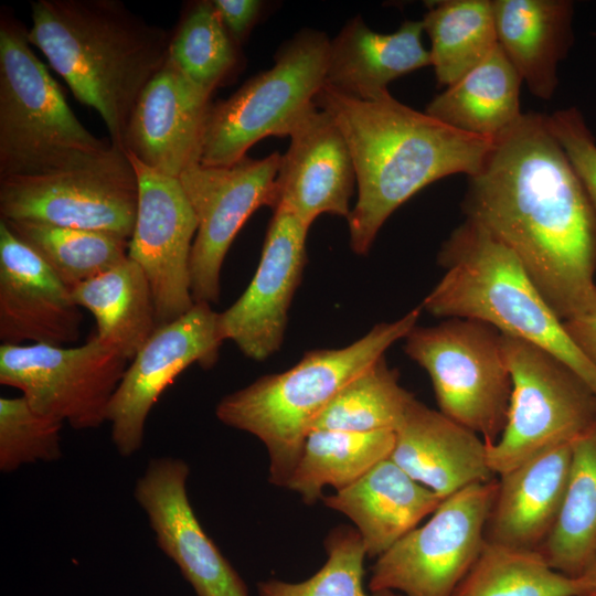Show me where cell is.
<instances>
[{
	"instance_id": "6da1fadb",
	"label": "cell",
	"mask_w": 596,
	"mask_h": 596,
	"mask_svg": "<svg viewBox=\"0 0 596 596\" xmlns=\"http://www.w3.org/2000/svg\"><path fill=\"white\" fill-rule=\"evenodd\" d=\"M468 179L466 219L514 253L556 316L592 310L596 211L546 116L522 114Z\"/></svg>"
},
{
	"instance_id": "7a4b0ae2",
	"label": "cell",
	"mask_w": 596,
	"mask_h": 596,
	"mask_svg": "<svg viewBox=\"0 0 596 596\" xmlns=\"http://www.w3.org/2000/svg\"><path fill=\"white\" fill-rule=\"evenodd\" d=\"M315 105L336 121L348 143L358 199L348 216L350 246L366 254L391 214L445 177L475 175L493 139L457 130L390 93L374 100L323 85Z\"/></svg>"
},
{
	"instance_id": "3957f363",
	"label": "cell",
	"mask_w": 596,
	"mask_h": 596,
	"mask_svg": "<svg viewBox=\"0 0 596 596\" xmlns=\"http://www.w3.org/2000/svg\"><path fill=\"white\" fill-rule=\"evenodd\" d=\"M31 18L30 44L99 114L123 150L132 109L167 62L171 35L115 0H38Z\"/></svg>"
},
{
	"instance_id": "277c9868",
	"label": "cell",
	"mask_w": 596,
	"mask_h": 596,
	"mask_svg": "<svg viewBox=\"0 0 596 596\" xmlns=\"http://www.w3.org/2000/svg\"><path fill=\"white\" fill-rule=\"evenodd\" d=\"M443 277L421 308L434 317L487 323L561 359L596 394V365L568 336L520 259L479 224L465 220L443 244Z\"/></svg>"
},
{
	"instance_id": "5b68a950",
	"label": "cell",
	"mask_w": 596,
	"mask_h": 596,
	"mask_svg": "<svg viewBox=\"0 0 596 596\" xmlns=\"http://www.w3.org/2000/svg\"><path fill=\"white\" fill-rule=\"evenodd\" d=\"M421 310L377 323L345 347L310 350L290 369L225 395L215 408L217 419L257 437L268 454L269 482L286 488L318 416L343 386L404 340Z\"/></svg>"
},
{
	"instance_id": "8992f818",
	"label": "cell",
	"mask_w": 596,
	"mask_h": 596,
	"mask_svg": "<svg viewBox=\"0 0 596 596\" xmlns=\"http://www.w3.org/2000/svg\"><path fill=\"white\" fill-rule=\"evenodd\" d=\"M119 149L76 118L28 29L9 8L0 13V178L98 164Z\"/></svg>"
},
{
	"instance_id": "52a82bcc",
	"label": "cell",
	"mask_w": 596,
	"mask_h": 596,
	"mask_svg": "<svg viewBox=\"0 0 596 596\" xmlns=\"http://www.w3.org/2000/svg\"><path fill=\"white\" fill-rule=\"evenodd\" d=\"M329 44L326 33L304 29L277 51L272 68L212 103L201 164L231 166L257 141L290 136L326 84Z\"/></svg>"
},
{
	"instance_id": "ba28073f",
	"label": "cell",
	"mask_w": 596,
	"mask_h": 596,
	"mask_svg": "<svg viewBox=\"0 0 596 596\" xmlns=\"http://www.w3.org/2000/svg\"><path fill=\"white\" fill-rule=\"evenodd\" d=\"M512 389L503 430L488 445L494 475L571 444L596 423V394L550 351L501 333Z\"/></svg>"
},
{
	"instance_id": "9c48e42d",
	"label": "cell",
	"mask_w": 596,
	"mask_h": 596,
	"mask_svg": "<svg viewBox=\"0 0 596 596\" xmlns=\"http://www.w3.org/2000/svg\"><path fill=\"white\" fill-rule=\"evenodd\" d=\"M404 341L407 356L427 372L439 412L487 445L497 441L512 389L501 333L481 321L449 318L416 324Z\"/></svg>"
},
{
	"instance_id": "30bf717a",
	"label": "cell",
	"mask_w": 596,
	"mask_h": 596,
	"mask_svg": "<svg viewBox=\"0 0 596 596\" xmlns=\"http://www.w3.org/2000/svg\"><path fill=\"white\" fill-rule=\"evenodd\" d=\"M496 491L493 478L444 499L424 524L376 558L369 590L453 596L486 542L485 530Z\"/></svg>"
},
{
	"instance_id": "8fae6325",
	"label": "cell",
	"mask_w": 596,
	"mask_h": 596,
	"mask_svg": "<svg viewBox=\"0 0 596 596\" xmlns=\"http://www.w3.org/2000/svg\"><path fill=\"white\" fill-rule=\"evenodd\" d=\"M127 363L96 334L77 347L1 344L0 383L19 390L38 414L93 429L107 422Z\"/></svg>"
},
{
	"instance_id": "7c38bea8",
	"label": "cell",
	"mask_w": 596,
	"mask_h": 596,
	"mask_svg": "<svg viewBox=\"0 0 596 596\" xmlns=\"http://www.w3.org/2000/svg\"><path fill=\"white\" fill-rule=\"evenodd\" d=\"M138 194L134 167L119 150L91 167L0 178V215L130 240Z\"/></svg>"
},
{
	"instance_id": "4fadbf2b",
	"label": "cell",
	"mask_w": 596,
	"mask_h": 596,
	"mask_svg": "<svg viewBox=\"0 0 596 596\" xmlns=\"http://www.w3.org/2000/svg\"><path fill=\"white\" fill-rule=\"evenodd\" d=\"M281 155L263 159L247 156L231 166L195 164L179 180L198 220L190 258L194 302L220 299L225 256L247 219L260 206H270Z\"/></svg>"
},
{
	"instance_id": "5bb4252c",
	"label": "cell",
	"mask_w": 596,
	"mask_h": 596,
	"mask_svg": "<svg viewBox=\"0 0 596 596\" xmlns=\"http://www.w3.org/2000/svg\"><path fill=\"white\" fill-rule=\"evenodd\" d=\"M223 342L219 312L205 302L157 327L129 362L109 403L107 422L118 454L130 457L140 449L148 415L163 391L192 364L213 368Z\"/></svg>"
},
{
	"instance_id": "9a60e30c",
	"label": "cell",
	"mask_w": 596,
	"mask_h": 596,
	"mask_svg": "<svg viewBox=\"0 0 596 596\" xmlns=\"http://www.w3.org/2000/svg\"><path fill=\"white\" fill-rule=\"evenodd\" d=\"M138 180V209L128 256L146 274L157 327L188 312L194 300L190 258L198 220L179 178L159 173L127 155Z\"/></svg>"
},
{
	"instance_id": "2e32d148",
	"label": "cell",
	"mask_w": 596,
	"mask_h": 596,
	"mask_svg": "<svg viewBox=\"0 0 596 596\" xmlns=\"http://www.w3.org/2000/svg\"><path fill=\"white\" fill-rule=\"evenodd\" d=\"M188 464L151 459L135 486L158 547L179 567L196 596H249L248 588L200 524L187 493Z\"/></svg>"
},
{
	"instance_id": "e0dca14e",
	"label": "cell",
	"mask_w": 596,
	"mask_h": 596,
	"mask_svg": "<svg viewBox=\"0 0 596 596\" xmlns=\"http://www.w3.org/2000/svg\"><path fill=\"white\" fill-rule=\"evenodd\" d=\"M308 230L290 212L275 210L251 283L231 307L219 312L223 340L232 341L251 360L265 361L283 344L307 263Z\"/></svg>"
},
{
	"instance_id": "ac0fdd59",
	"label": "cell",
	"mask_w": 596,
	"mask_h": 596,
	"mask_svg": "<svg viewBox=\"0 0 596 596\" xmlns=\"http://www.w3.org/2000/svg\"><path fill=\"white\" fill-rule=\"evenodd\" d=\"M211 95L168 57L132 109L123 151L159 173L179 178L201 163Z\"/></svg>"
},
{
	"instance_id": "d6986e66",
	"label": "cell",
	"mask_w": 596,
	"mask_h": 596,
	"mask_svg": "<svg viewBox=\"0 0 596 596\" xmlns=\"http://www.w3.org/2000/svg\"><path fill=\"white\" fill-rule=\"evenodd\" d=\"M289 137L269 207L290 212L308 228L323 213L348 219L356 175L336 121L315 106Z\"/></svg>"
},
{
	"instance_id": "ffe728a7",
	"label": "cell",
	"mask_w": 596,
	"mask_h": 596,
	"mask_svg": "<svg viewBox=\"0 0 596 596\" xmlns=\"http://www.w3.org/2000/svg\"><path fill=\"white\" fill-rule=\"evenodd\" d=\"M82 320L71 288L0 220L1 344L68 347Z\"/></svg>"
},
{
	"instance_id": "44dd1931",
	"label": "cell",
	"mask_w": 596,
	"mask_h": 596,
	"mask_svg": "<svg viewBox=\"0 0 596 596\" xmlns=\"http://www.w3.org/2000/svg\"><path fill=\"white\" fill-rule=\"evenodd\" d=\"M390 458L444 499L494 476L479 435L416 398L395 430Z\"/></svg>"
},
{
	"instance_id": "7402d4cb",
	"label": "cell",
	"mask_w": 596,
	"mask_h": 596,
	"mask_svg": "<svg viewBox=\"0 0 596 596\" xmlns=\"http://www.w3.org/2000/svg\"><path fill=\"white\" fill-rule=\"evenodd\" d=\"M571 444L544 451L499 475L485 530L487 542L540 550L562 509L572 461Z\"/></svg>"
},
{
	"instance_id": "603a6c76",
	"label": "cell",
	"mask_w": 596,
	"mask_h": 596,
	"mask_svg": "<svg viewBox=\"0 0 596 596\" xmlns=\"http://www.w3.org/2000/svg\"><path fill=\"white\" fill-rule=\"evenodd\" d=\"M321 500L353 522L366 556L377 558L429 517L444 498L387 457L352 485Z\"/></svg>"
},
{
	"instance_id": "cb8c5ba5",
	"label": "cell",
	"mask_w": 596,
	"mask_h": 596,
	"mask_svg": "<svg viewBox=\"0 0 596 596\" xmlns=\"http://www.w3.org/2000/svg\"><path fill=\"white\" fill-rule=\"evenodd\" d=\"M423 32L422 21H404L384 34L371 30L359 15L351 19L330 40L326 85L362 100L385 96L391 82L430 65Z\"/></svg>"
},
{
	"instance_id": "d4e9b609",
	"label": "cell",
	"mask_w": 596,
	"mask_h": 596,
	"mask_svg": "<svg viewBox=\"0 0 596 596\" xmlns=\"http://www.w3.org/2000/svg\"><path fill=\"white\" fill-rule=\"evenodd\" d=\"M498 44L530 92L550 99L557 66L573 42V3L566 0H491Z\"/></svg>"
},
{
	"instance_id": "484cf974",
	"label": "cell",
	"mask_w": 596,
	"mask_h": 596,
	"mask_svg": "<svg viewBox=\"0 0 596 596\" xmlns=\"http://www.w3.org/2000/svg\"><path fill=\"white\" fill-rule=\"evenodd\" d=\"M521 84L498 44L481 64L435 96L425 113L457 130L494 139L523 114Z\"/></svg>"
},
{
	"instance_id": "4316f807",
	"label": "cell",
	"mask_w": 596,
	"mask_h": 596,
	"mask_svg": "<svg viewBox=\"0 0 596 596\" xmlns=\"http://www.w3.org/2000/svg\"><path fill=\"white\" fill-rule=\"evenodd\" d=\"M71 290L78 307L94 316L97 338L128 362L157 329L149 280L129 256Z\"/></svg>"
},
{
	"instance_id": "83f0119b",
	"label": "cell",
	"mask_w": 596,
	"mask_h": 596,
	"mask_svg": "<svg viewBox=\"0 0 596 596\" xmlns=\"http://www.w3.org/2000/svg\"><path fill=\"white\" fill-rule=\"evenodd\" d=\"M394 441V432L313 429L286 488L304 503L313 504L322 499L326 487L342 490L390 457Z\"/></svg>"
},
{
	"instance_id": "f1b7e54d",
	"label": "cell",
	"mask_w": 596,
	"mask_h": 596,
	"mask_svg": "<svg viewBox=\"0 0 596 596\" xmlns=\"http://www.w3.org/2000/svg\"><path fill=\"white\" fill-rule=\"evenodd\" d=\"M571 446L562 509L539 552L555 571L578 577L596 549V423Z\"/></svg>"
},
{
	"instance_id": "f546056e",
	"label": "cell",
	"mask_w": 596,
	"mask_h": 596,
	"mask_svg": "<svg viewBox=\"0 0 596 596\" xmlns=\"http://www.w3.org/2000/svg\"><path fill=\"white\" fill-rule=\"evenodd\" d=\"M430 40L437 83L450 86L481 64L497 47L491 0L429 2L423 20Z\"/></svg>"
},
{
	"instance_id": "4dcf8cb0",
	"label": "cell",
	"mask_w": 596,
	"mask_h": 596,
	"mask_svg": "<svg viewBox=\"0 0 596 596\" xmlns=\"http://www.w3.org/2000/svg\"><path fill=\"white\" fill-rule=\"evenodd\" d=\"M577 577L549 565L535 550L485 542L453 596H579Z\"/></svg>"
},
{
	"instance_id": "1f68e13d",
	"label": "cell",
	"mask_w": 596,
	"mask_h": 596,
	"mask_svg": "<svg viewBox=\"0 0 596 596\" xmlns=\"http://www.w3.org/2000/svg\"><path fill=\"white\" fill-rule=\"evenodd\" d=\"M0 220L71 289L128 257L129 240L115 235L30 221Z\"/></svg>"
},
{
	"instance_id": "d6a6232c",
	"label": "cell",
	"mask_w": 596,
	"mask_h": 596,
	"mask_svg": "<svg viewBox=\"0 0 596 596\" xmlns=\"http://www.w3.org/2000/svg\"><path fill=\"white\" fill-rule=\"evenodd\" d=\"M415 396L382 356L352 379L316 419L313 429L394 432ZM310 430V432H311Z\"/></svg>"
},
{
	"instance_id": "836d02e7",
	"label": "cell",
	"mask_w": 596,
	"mask_h": 596,
	"mask_svg": "<svg viewBox=\"0 0 596 596\" xmlns=\"http://www.w3.org/2000/svg\"><path fill=\"white\" fill-rule=\"evenodd\" d=\"M238 45L222 24L212 1L187 7L171 34L169 58L195 85L212 94L238 64Z\"/></svg>"
},
{
	"instance_id": "e575fe53",
	"label": "cell",
	"mask_w": 596,
	"mask_h": 596,
	"mask_svg": "<svg viewBox=\"0 0 596 596\" xmlns=\"http://www.w3.org/2000/svg\"><path fill=\"white\" fill-rule=\"evenodd\" d=\"M327 561L309 578L291 583L267 579L257 583L258 596H394L364 589V550L355 528L339 525L324 539Z\"/></svg>"
},
{
	"instance_id": "d590c367",
	"label": "cell",
	"mask_w": 596,
	"mask_h": 596,
	"mask_svg": "<svg viewBox=\"0 0 596 596\" xmlns=\"http://www.w3.org/2000/svg\"><path fill=\"white\" fill-rule=\"evenodd\" d=\"M63 424L34 412L26 400L0 398V470L12 472L25 464L54 461L62 455Z\"/></svg>"
},
{
	"instance_id": "8d00e7d4",
	"label": "cell",
	"mask_w": 596,
	"mask_h": 596,
	"mask_svg": "<svg viewBox=\"0 0 596 596\" xmlns=\"http://www.w3.org/2000/svg\"><path fill=\"white\" fill-rule=\"evenodd\" d=\"M547 126L565 152L596 211V142L574 107L546 116Z\"/></svg>"
},
{
	"instance_id": "74e56055",
	"label": "cell",
	"mask_w": 596,
	"mask_h": 596,
	"mask_svg": "<svg viewBox=\"0 0 596 596\" xmlns=\"http://www.w3.org/2000/svg\"><path fill=\"white\" fill-rule=\"evenodd\" d=\"M214 9L233 41L241 46L260 17L259 0H213Z\"/></svg>"
},
{
	"instance_id": "f35d334b",
	"label": "cell",
	"mask_w": 596,
	"mask_h": 596,
	"mask_svg": "<svg viewBox=\"0 0 596 596\" xmlns=\"http://www.w3.org/2000/svg\"><path fill=\"white\" fill-rule=\"evenodd\" d=\"M563 323L574 343L596 365V308Z\"/></svg>"
},
{
	"instance_id": "ab89813d",
	"label": "cell",
	"mask_w": 596,
	"mask_h": 596,
	"mask_svg": "<svg viewBox=\"0 0 596 596\" xmlns=\"http://www.w3.org/2000/svg\"><path fill=\"white\" fill-rule=\"evenodd\" d=\"M577 578L581 584L579 596H596V549L585 570Z\"/></svg>"
},
{
	"instance_id": "60d3db41",
	"label": "cell",
	"mask_w": 596,
	"mask_h": 596,
	"mask_svg": "<svg viewBox=\"0 0 596 596\" xmlns=\"http://www.w3.org/2000/svg\"><path fill=\"white\" fill-rule=\"evenodd\" d=\"M595 308H596V290H595V295H594V308H593V309H595ZM593 309H592V310H593ZM589 311H590V310H589Z\"/></svg>"
},
{
	"instance_id": "b9f144b4",
	"label": "cell",
	"mask_w": 596,
	"mask_h": 596,
	"mask_svg": "<svg viewBox=\"0 0 596 596\" xmlns=\"http://www.w3.org/2000/svg\"><path fill=\"white\" fill-rule=\"evenodd\" d=\"M394 596H401V595L395 594Z\"/></svg>"
}]
</instances>
